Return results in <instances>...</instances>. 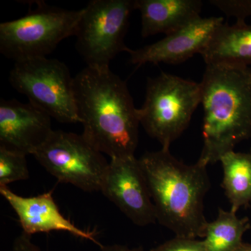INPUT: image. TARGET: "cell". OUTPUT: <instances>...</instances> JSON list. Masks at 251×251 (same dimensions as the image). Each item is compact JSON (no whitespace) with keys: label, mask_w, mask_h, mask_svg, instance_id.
<instances>
[{"label":"cell","mask_w":251,"mask_h":251,"mask_svg":"<svg viewBox=\"0 0 251 251\" xmlns=\"http://www.w3.org/2000/svg\"><path fill=\"white\" fill-rule=\"evenodd\" d=\"M10 84L29 103L61 123H77L74 77L64 63L47 57L16 62Z\"/></svg>","instance_id":"7"},{"label":"cell","mask_w":251,"mask_h":251,"mask_svg":"<svg viewBox=\"0 0 251 251\" xmlns=\"http://www.w3.org/2000/svg\"><path fill=\"white\" fill-rule=\"evenodd\" d=\"M250 153H251V150Z\"/></svg>","instance_id":"23"},{"label":"cell","mask_w":251,"mask_h":251,"mask_svg":"<svg viewBox=\"0 0 251 251\" xmlns=\"http://www.w3.org/2000/svg\"><path fill=\"white\" fill-rule=\"evenodd\" d=\"M251 225L249 219H239L237 212L219 209L216 220L208 222L202 240L206 251H234L243 244L242 238Z\"/></svg>","instance_id":"16"},{"label":"cell","mask_w":251,"mask_h":251,"mask_svg":"<svg viewBox=\"0 0 251 251\" xmlns=\"http://www.w3.org/2000/svg\"><path fill=\"white\" fill-rule=\"evenodd\" d=\"M209 3L221 10L228 17H234L236 23H246L251 16V0H209Z\"/></svg>","instance_id":"18"},{"label":"cell","mask_w":251,"mask_h":251,"mask_svg":"<svg viewBox=\"0 0 251 251\" xmlns=\"http://www.w3.org/2000/svg\"><path fill=\"white\" fill-rule=\"evenodd\" d=\"M151 251H206L202 241L176 237L153 248Z\"/></svg>","instance_id":"19"},{"label":"cell","mask_w":251,"mask_h":251,"mask_svg":"<svg viewBox=\"0 0 251 251\" xmlns=\"http://www.w3.org/2000/svg\"><path fill=\"white\" fill-rule=\"evenodd\" d=\"M36 161L59 182L84 191H100L109 163L82 135L53 130L33 153Z\"/></svg>","instance_id":"8"},{"label":"cell","mask_w":251,"mask_h":251,"mask_svg":"<svg viewBox=\"0 0 251 251\" xmlns=\"http://www.w3.org/2000/svg\"><path fill=\"white\" fill-rule=\"evenodd\" d=\"M75 36L77 52L93 69H108L112 59L130 49L125 39L135 0H93L82 9Z\"/></svg>","instance_id":"6"},{"label":"cell","mask_w":251,"mask_h":251,"mask_svg":"<svg viewBox=\"0 0 251 251\" xmlns=\"http://www.w3.org/2000/svg\"><path fill=\"white\" fill-rule=\"evenodd\" d=\"M0 193L17 214L23 232L28 235L64 231L95 243L100 248L103 247L96 239L95 231L79 228L61 214L52 193L23 197L13 192L8 186H0Z\"/></svg>","instance_id":"12"},{"label":"cell","mask_w":251,"mask_h":251,"mask_svg":"<svg viewBox=\"0 0 251 251\" xmlns=\"http://www.w3.org/2000/svg\"><path fill=\"white\" fill-rule=\"evenodd\" d=\"M52 131L50 116L35 105L0 100V148L33 155Z\"/></svg>","instance_id":"11"},{"label":"cell","mask_w":251,"mask_h":251,"mask_svg":"<svg viewBox=\"0 0 251 251\" xmlns=\"http://www.w3.org/2000/svg\"><path fill=\"white\" fill-rule=\"evenodd\" d=\"M202 7L201 0H135L144 38L174 32L201 17Z\"/></svg>","instance_id":"13"},{"label":"cell","mask_w":251,"mask_h":251,"mask_svg":"<svg viewBox=\"0 0 251 251\" xmlns=\"http://www.w3.org/2000/svg\"><path fill=\"white\" fill-rule=\"evenodd\" d=\"M82 136L111 158L134 156L140 120L126 82L110 71L86 67L74 77Z\"/></svg>","instance_id":"1"},{"label":"cell","mask_w":251,"mask_h":251,"mask_svg":"<svg viewBox=\"0 0 251 251\" xmlns=\"http://www.w3.org/2000/svg\"><path fill=\"white\" fill-rule=\"evenodd\" d=\"M35 4L23 17L0 24V52L15 63L46 57L61 41L75 35L82 9Z\"/></svg>","instance_id":"5"},{"label":"cell","mask_w":251,"mask_h":251,"mask_svg":"<svg viewBox=\"0 0 251 251\" xmlns=\"http://www.w3.org/2000/svg\"><path fill=\"white\" fill-rule=\"evenodd\" d=\"M224 23V18L201 16L154 44L130 49L128 52L130 62L137 67L148 63L184 62L196 54H201Z\"/></svg>","instance_id":"10"},{"label":"cell","mask_w":251,"mask_h":251,"mask_svg":"<svg viewBox=\"0 0 251 251\" xmlns=\"http://www.w3.org/2000/svg\"><path fill=\"white\" fill-rule=\"evenodd\" d=\"M11 251H41L31 240V236L22 232L14 239Z\"/></svg>","instance_id":"20"},{"label":"cell","mask_w":251,"mask_h":251,"mask_svg":"<svg viewBox=\"0 0 251 251\" xmlns=\"http://www.w3.org/2000/svg\"><path fill=\"white\" fill-rule=\"evenodd\" d=\"M100 191L136 226L156 222L148 181L135 156L111 158Z\"/></svg>","instance_id":"9"},{"label":"cell","mask_w":251,"mask_h":251,"mask_svg":"<svg viewBox=\"0 0 251 251\" xmlns=\"http://www.w3.org/2000/svg\"><path fill=\"white\" fill-rule=\"evenodd\" d=\"M201 102V84L162 72L148 80L140 125L151 138L170 148L188 128Z\"/></svg>","instance_id":"4"},{"label":"cell","mask_w":251,"mask_h":251,"mask_svg":"<svg viewBox=\"0 0 251 251\" xmlns=\"http://www.w3.org/2000/svg\"><path fill=\"white\" fill-rule=\"evenodd\" d=\"M234 251H251V244H243Z\"/></svg>","instance_id":"22"},{"label":"cell","mask_w":251,"mask_h":251,"mask_svg":"<svg viewBox=\"0 0 251 251\" xmlns=\"http://www.w3.org/2000/svg\"><path fill=\"white\" fill-rule=\"evenodd\" d=\"M29 177L26 155L0 148V186Z\"/></svg>","instance_id":"17"},{"label":"cell","mask_w":251,"mask_h":251,"mask_svg":"<svg viewBox=\"0 0 251 251\" xmlns=\"http://www.w3.org/2000/svg\"><path fill=\"white\" fill-rule=\"evenodd\" d=\"M224 170L222 186L231 210L251 204V153L231 151L220 160Z\"/></svg>","instance_id":"15"},{"label":"cell","mask_w":251,"mask_h":251,"mask_svg":"<svg viewBox=\"0 0 251 251\" xmlns=\"http://www.w3.org/2000/svg\"><path fill=\"white\" fill-rule=\"evenodd\" d=\"M200 84L204 116L198 162L207 166L251 136V68L206 64Z\"/></svg>","instance_id":"3"},{"label":"cell","mask_w":251,"mask_h":251,"mask_svg":"<svg viewBox=\"0 0 251 251\" xmlns=\"http://www.w3.org/2000/svg\"><path fill=\"white\" fill-rule=\"evenodd\" d=\"M206 64L251 65V25L224 24L201 52Z\"/></svg>","instance_id":"14"},{"label":"cell","mask_w":251,"mask_h":251,"mask_svg":"<svg viewBox=\"0 0 251 251\" xmlns=\"http://www.w3.org/2000/svg\"><path fill=\"white\" fill-rule=\"evenodd\" d=\"M140 166L151 194L156 220L176 237L203 238L208 224L204 199L210 188L206 166L185 164L170 148L144 153Z\"/></svg>","instance_id":"2"},{"label":"cell","mask_w":251,"mask_h":251,"mask_svg":"<svg viewBox=\"0 0 251 251\" xmlns=\"http://www.w3.org/2000/svg\"><path fill=\"white\" fill-rule=\"evenodd\" d=\"M100 251H145L142 247L130 249L126 246L113 244V245L103 246Z\"/></svg>","instance_id":"21"}]
</instances>
